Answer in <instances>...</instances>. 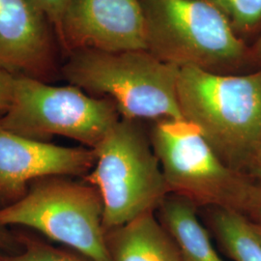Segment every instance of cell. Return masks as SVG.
Masks as SVG:
<instances>
[{
    "label": "cell",
    "mask_w": 261,
    "mask_h": 261,
    "mask_svg": "<svg viewBox=\"0 0 261 261\" xmlns=\"http://www.w3.org/2000/svg\"><path fill=\"white\" fill-rule=\"evenodd\" d=\"M102 196L87 182L69 176L32 181L25 195L0 209V226L35 229L92 261H111L103 228Z\"/></svg>",
    "instance_id": "obj_4"
},
{
    "label": "cell",
    "mask_w": 261,
    "mask_h": 261,
    "mask_svg": "<svg viewBox=\"0 0 261 261\" xmlns=\"http://www.w3.org/2000/svg\"><path fill=\"white\" fill-rule=\"evenodd\" d=\"M120 118L108 98L87 95L72 84L55 86L16 75L12 102L0 122L7 130L31 140L48 142L64 137L96 149Z\"/></svg>",
    "instance_id": "obj_5"
},
{
    "label": "cell",
    "mask_w": 261,
    "mask_h": 261,
    "mask_svg": "<svg viewBox=\"0 0 261 261\" xmlns=\"http://www.w3.org/2000/svg\"><path fill=\"white\" fill-rule=\"evenodd\" d=\"M254 54L256 57L261 59V36L259 40L256 42V44L254 45Z\"/></svg>",
    "instance_id": "obj_22"
},
{
    "label": "cell",
    "mask_w": 261,
    "mask_h": 261,
    "mask_svg": "<svg viewBox=\"0 0 261 261\" xmlns=\"http://www.w3.org/2000/svg\"><path fill=\"white\" fill-rule=\"evenodd\" d=\"M96 160L94 149L31 140L7 130L0 122V201L5 206L16 202L38 178H84Z\"/></svg>",
    "instance_id": "obj_8"
},
{
    "label": "cell",
    "mask_w": 261,
    "mask_h": 261,
    "mask_svg": "<svg viewBox=\"0 0 261 261\" xmlns=\"http://www.w3.org/2000/svg\"><path fill=\"white\" fill-rule=\"evenodd\" d=\"M180 66L164 61L149 50H76L64 67L66 80L90 93L108 98L121 117L183 118L178 105Z\"/></svg>",
    "instance_id": "obj_2"
},
{
    "label": "cell",
    "mask_w": 261,
    "mask_h": 261,
    "mask_svg": "<svg viewBox=\"0 0 261 261\" xmlns=\"http://www.w3.org/2000/svg\"><path fill=\"white\" fill-rule=\"evenodd\" d=\"M215 237L233 261H261V242L251 221L237 211L208 208Z\"/></svg>",
    "instance_id": "obj_13"
},
{
    "label": "cell",
    "mask_w": 261,
    "mask_h": 261,
    "mask_svg": "<svg viewBox=\"0 0 261 261\" xmlns=\"http://www.w3.org/2000/svg\"><path fill=\"white\" fill-rule=\"evenodd\" d=\"M16 75L0 69V115L9 109L12 102Z\"/></svg>",
    "instance_id": "obj_18"
},
{
    "label": "cell",
    "mask_w": 261,
    "mask_h": 261,
    "mask_svg": "<svg viewBox=\"0 0 261 261\" xmlns=\"http://www.w3.org/2000/svg\"><path fill=\"white\" fill-rule=\"evenodd\" d=\"M236 211L252 222L261 223V182L249 176Z\"/></svg>",
    "instance_id": "obj_16"
},
{
    "label": "cell",
    "mask_w": 261,
    "mask_h": 261,
    "mask_svg": "<svg viewBox=\"0 0 261 261\" xmlns=\"http://www.w3.org/2000/svg\"><path fill=\"white\" fill-rule=\"evenodd\" d=\"M247 175L255 181L261 182V136L256 145V148L254 150V153L252 155Z\"/></svg>",
    "instance_id": "obj_19"
},
{
    "label": "cell",
    "mask_w": 261,
    "mask_h": 261,
    "mask_svg": "<svg viewBox=\"0 0 261 261\" xmlns=\"http://www.w3.org/2000/svg\"><path fill=\"white\" fill-rule=\"evenodd\" d=\"M0 261H92L83 254L77 256L40 243L28 242L23 252L13 256L0 258Z\"/></svg>",
    "instance_id": "obj_15"
},
{
    "label": "cell",
    "mask_w": 261,
    "mask_h": 261,
    "mask_svg": "<svg viewBox=\"0 0 261 261\" xmlns=\"http://www.w3.org/2000/svg\"><path fill=\"white\" fill-rule=\"evenodd\" d=\"M9 235L6 232V230L0 226V246H6L9 245Z\"/></svg>",
    "instance_id": "obj_20"
},
{
    "label": "cell",
    "mask_w": 261,
    "mask_h": 261,
    "mask_svg": "<svg viewBox=\"0 0 261 261\" xmlns=\"http://www.w3.org/2000/svg\"><path fill=\"white\" fill-rule=\"evenodd\" d=\"M251 223H252V227H253L255 233L257 235V237L259 238L261 242V223H259V222H252V221H251Z\"/></svg>",
    "instance_id": "obj_21"
},
{
    "label": "cell",
    "mask_w": 261,
    "mask_h": 261,
    "mask_svg": "<svg viewBox=\"0 0 261 261\" xmlns=\"http://www.w3.org/2000/svg\"><path fill=\"white\" fill-rule=\"evenodd\" d=\"M149 137L169 194L197 208L237 210L249 176L226 166L193 123L157 120Z\"/></svg>",
    "instance_id": "obj_7"
},
{
    "label": "cell",
    "mask_w": 261,
    "mask_h": 261,
    "mask_svg": "<svg viewBox=\"0 0 261 261\" xmlns=\"http://www.w3.org/2000/svg\"><path fill=\"white\" fill-rule=\"evenodd\" d=\"M177 99L226 166L247 174L261 136V71L221 75L200 67H180Z\"/></svg>",
    "instance_id": "obj_1"
},
{
    "label": "cell",
    "mask_w": 261,
    "mask_h": 261,
    "mask_svg": "<svg viewBox=\"0 0 261 261\" xmlns=\"http://www.w3.org/2000/svg\"><path fill=\"white\" fill-rule=\"evenodd\" d=\"M60 34L79 49L148 50L140 0H71Z\"/></svg>",
    "instance_id": "obj_9"
},
{
    "label": "cell",
    "mask_w": 261,
    "mask_h": 261,
    "mask_svg": "<svg viewBox=\"0 0 261 261\" xmlns=\"http://www.w3.org/2000/svg\"><path fill=\"white\" fill-rule=\"evenodd\" d=\"M148 50L160 59L212 68L232 64L246 47L224 14L205 0H140Z\"/></svg>",
    "instance_id": "obj_6"
},
{
    "label": "cell",
    "mask_w": 261,
    "mask_h": 261,
    "mask_svg": "<svg viewBox=\"0 0 261 261\" xmlns=\"http://www.w3.org/2000/svg\"><path fill=\"white\" fill-rule=\"evenodd\" d=\"M220 10L231 27L249 31L261 20V0H205Z\"/></svg>",
    "instance_id": "obj_14"
},
{
    "label": "cell",
    "mask_w": 261,
    "mask_h": 261,
    "mask_svg": "<svg viewBox=\"0 0 261 261\" xmlns=\"http://www.w3.org/2000/svg\"><path fill=\"white\" fill-rule=\"evenodd\" d=\"M46 19L50 20L60 32L62 21L71 0H32Z\"/></svg>",
    "instance_id": "obj_17"
},
{
    "label": "cell",
    "mask_w": 261,
    "mask_h": 261,
    "mask_svg": "<svg viewBox=\"0 0 261 261\" xmlns=\"http://www.w3.org/2000/svg\"><path fill=\"white\" fill-rule=\"evenodd\" d=\"M106 242L111 261H182L156 211L106 231Z\"/></svg>",
    "instance_id": "obj_11"
},
{
    "label": "cell",
    "mask_w": 261,
    "mask_h": 261,
    "mask_svg": "<svg viewBox=\"0 0 261 261\" xmlns=\"http://www.w3.org/2000/svg\"><path fill=\"white\" fill-rule=\"evenodd\" d=\"M156 211L159 221L175 243L182 261H224L200 223L197 207L192 202L169 194Z\"/></svg>",
    "instance_id": "obj_12"
},
{
    "label": "cell",
    "mask_w": 261,
    "mask_h": 261,
    "mask_svg": "<svg viewBox=\"0 0 261 261\" xmlns=\"http://www.w3.org/2000/svg\"><path fill=\"white\" fill-rule=\"evenodd\" d=\"M94 150L95 166L83 179L102 196L105 231L156 211L169 195L150 137L139 121L121 117Z\"/></svg>",
    "instance_id": "obj_3"
},
{
    "label": "cell",
    "mask_w": 261,
    "mask_h": 261,
    "mask_svg": "<svg viewBox=\"0 0 261 261\" xmlns=\"http://www.w3.org/2000/svg\"><path fill=\"white\" fill-rule=\"evenodd\" d=\"M46 17L32 0H0V69L34 77L47 64Z\"/></svg>",
    "instance_id": "obj_10"
}]
</instances>
